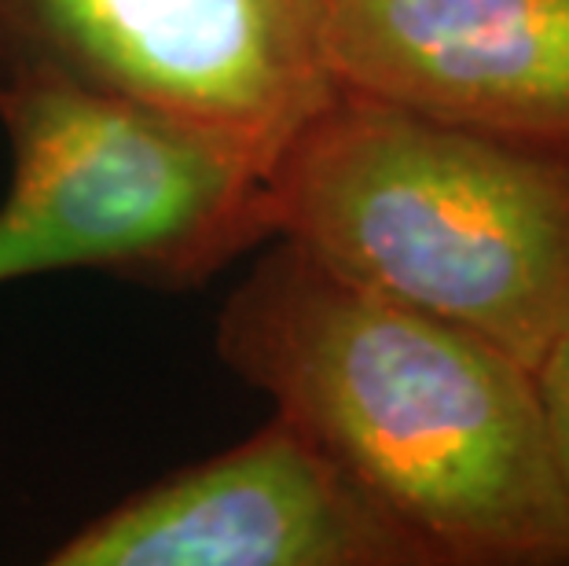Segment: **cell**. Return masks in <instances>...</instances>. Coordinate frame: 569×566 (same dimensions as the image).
Wrapping results in <instances>:
<instances>
[{
  "label": "cell",
  "mask_w": 569,
  "mask_h": 566,
  "mask_svg": "<svg viewBox=\"0 0 569 566\" xmlns=\"http://www.w3.org/2000/svg\"><path fill=\"white\" fill-rule=\"evenodd\" d=\"M52 566H445L320 441L276 413L52 548Z\"/></svg>",
  "instance_id": "5"
},
{
  "label": "cell",
  "mask_w": 569,
  "mask_h": 566,
  "mask_svg": "<svg viewBox=\"0 0 569 566\" xmlns=\"http://www.w3.org/2000/svg\"><path fill=\"white\" fill-rule=\"evenodd\" d=\"M532 387H537V408L551 456V471L555 481H559L569 515V320L540 354L537 365H532Z\"/></svg>",
  "instance_id": "7"
},
{
  "label": "cell",
  "mask_w": 569,
  "mask_h": 566,
  "mask_svg": "<svg viewBox=\"0 0 569 566\" xmlns=\"http://www.w3.org/2000/svg\"><path fill=\"white\" fill-rule=\"evenodd\" d=\"M217 357L445 566H569L532 371L500 346L272 236L224 298Z\"/></svg>",
  "instance_id": "1"
},
{
  "label": "cell",
  "mask_w": 569,
  "mask_h": 566,
  "mask_svg": "<svg viewBox=\"0 0 569 566\" xmlns=\"http://www.w3.org/2000/svg\"><path fill=\"white\" fill-rule=\"evenodd\" d=\"M0 122V287L96 269L188 291L276 236L272 166L228 132L52 78L4 81Z\"/></svg>",
  "instance_id": "3"
},
{
  "label": "cell",
  "mask_w": 569,
  "mask_h": 566,
  "mask_svg": "<svg viewBox=\"0 0 569 566\" xmlns=\"http://www.w3.org/2000/svg\"><path fill=\"white\" fill-rule=\"evenodd\" d=\"M338 86L569 159V0H327Z\"/></svg>",
  "instance_id": "6"
},
{
  "label": "cell",
  "mask_w": 569,
  "mask_h": 566,
  "mask_svg": "<svg viewBox=\"0 0 569 566\" xmlns=\"http://www.w3.org/2000/svg\"><path fill=\"white\" fill-rule=\"evenodd\" d=\"M272 232L532 371L569 320V159L338 86L269 173Z\"/></svg>",
  "instance_id": "2"
},
{
  "label": "cell",
  "mask_w": 569,
  "mask_h": 566,
  "mask_svg": "<svg viewBox=\"0 0 569 566\" xmlns=\"http://www.w3.org/2000/svg\"><path fill=\"white\" fill-rule=\"evenodd\" d=\"M19 78L129 96L269 166L338 89L327 0H0V86Z\"/></svg>",
  "instance_id": "4"
}]
</instances>
